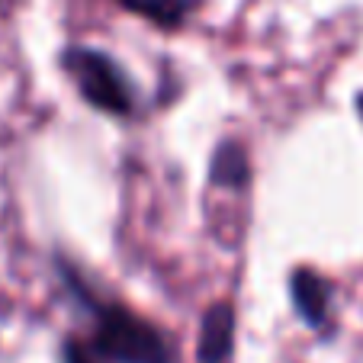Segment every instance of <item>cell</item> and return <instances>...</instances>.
I'll return each instance as SVG.
<instances>
[{
    "mask_svg": "<svg viewBox=\"0 0 363 363\" xmlns=\"http://www.w3.org/2000/svg\"><path fill=\"white\" fill-rule=\"evenodd\" d=\"M55 267L62 274L68 293L74 296V302L87 312L90 318L87 341L100 350V357L106 363H180L177 347H174V341L167 337L164 328H158L155 322L142 318L138 312L119 306V302L96 296L68 261L58 257Z\"/></svg>",
    "mask_w": 363,
    "mask_h": 363,
    "instance_id": "1",
    "label": "cell"
},
{
    "mask_svg": "<svg viewBox=\"0 0 363 363\" xmlns=\"http://www.w3.org/2000/svg\"><path fill=\"white\" fill-rule=\"evenodd\" d=\"M58 62L90 110L116 119H125L138 110L135 84L110 52L94 45H65Z\"/></svg>",
    "mask_w": 363,
    "mask_h": 363,
    "instance_id": "2",
    "label": "cell"
},
{
    "mask_svg": "<svg viewBox=\"0 0 363 363\" xmlns=\"http://www.w3.org/2000/svg\"><path fill=\"white\" fill-rule=\"evenodd\" d=\"M331 299H335V286L325 280L318 270L312 267H296L289 274V302L293 312L306 328L325 331L331 322Z\"/></svg>",
    "mask_w": 363,
    "mask_h": 363,
    "instance_id": "3",
    "label": "cell"
},
{
    "mask_svg": "<svg viewBox=\"0 0 363 363\" xmlns=\"http://www.w3.org/2000/svg\"><path fill=\"white\" fill-rule=\"evenodd\" d=\"M235 315L232 302H216L199 318V337H196V363H228L235 354Z\"/></svg>",
    "mask_w": 363,
    "mask_h": 363,
    "instance_id": "4",
    "label": "cell"
},
{
    "mask_svg": "<svg viewBox=\"0 0 363 363\" xmlns=\"http://www.w3.org/2000/svg\"><path fill=\"white\" fill-rule=\"evenodd\" d=\"M251 158L241 142L225 138V142L216 145L213 158H209V184L216 190H228V193H241L251 186Z\"/></svg>",
    "mask_w": 363,
    "mask_h": 363,
    "instance_id": "5",
    "label": "cell"
},
{
    "mask_svg": "<svg viewBox=\"0 0 363 363\" xmlns=\"http://www.w3.org/2000/svg\"><path fill=\"white\" fill-rule=\"evenodd\" d=\"M125 13L145 20L161 33H177L196 16L203 0H116Z\"/></svg>",
    "mask_w": 363,
    "mask_h": 363,
    "instance_id": "6",
    "label": "cell"
},
{
    "mask_svg": "<svg viewBox=\"0 0 363 363\" xmlns=\"http://www.w3.org/2000/svg\"><path fill=\"white\" fill-rule=\"evenodd\" d=\"M62 363H106V360L87 337H68V341H62Z\"/></svg>",
    "mask_w": 363,
    "mask_h": 363,
    "instance_id": "7",
    "label": "cell"
},
{
    "mask_svg": "<svg viewBox=\"0 0 363 363\" xmlns=\"http://www.w3.org/2000/svg\"><path fill=\"white\" fill-rule=\"evenodd\" d=\"M357 116L363 119V94H357Z\"/></svg>",
    "mask_w": 363,
    "mask_h": 363,
    "instance_id": "8",
    "label": "cell"
}]
</instances>
